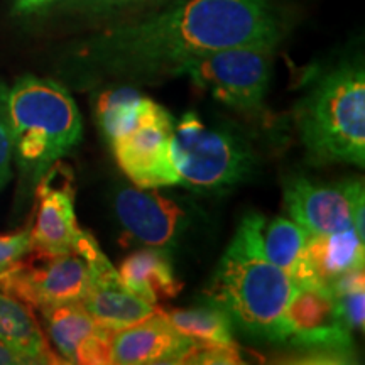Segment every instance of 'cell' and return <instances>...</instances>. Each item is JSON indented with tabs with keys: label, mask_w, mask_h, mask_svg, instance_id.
I'll return each instance as SVG.
<instances>
[{
	"label": "cell",
	"mask_w": 365,
	"mask_h": 365,
	"mask_svg": "<svg viewBox=\"0 0 365 365\" xmlns=\"http://www.w3.org/2000/svg\"><path fill=\"white\" fill-rule=\"evenodd\" d=\"M279 39V21L266 0H185L100 34L85 58L98 76L143 81L171 75L202 54L237 46L276 48Z\"/></svg>",
	"instance_id": "6da1fadb"
},
{
	"label": "cell",
	"mask_w": 365,
	"mask_h": 365,
	"mask_svg": "<svg viewBox=\"0 0 365 365\" xmlns=\"http://www.w3.org/2000/svg\"><path fill=\"white\" fill-rule=\"evenodd\" d=\"M266 222V217L254 212L242 218L205 289V298L225 309L242 333L279 344L282 314L294 281L264 254Z\"/></svg>",
	"instance_id": "7a4b0ae2"
},
{
	"label": "cell",
	"mask_w": 365,
	"mask_h": 365,
	"mask_svg": "<svg viewBox=\"0 0 365 365\" xmlns=\"http://www.w3.org/2000/svg\"><path fill=\"white\" fill-rule=\"evenodd\" d=\"M9 115L19 198L24 200L49 168L80 144L83 122L70 91L38 76H22L9 88Z\"/></svg>",
	"instance_id": "3957f363"
},
{
	"label": "cell",
	"mask_w": 365,
	"mask_h": 365,
	"mask_svg": "<svg viewBox=\"0 0 365 365\" xmlns=\"http://www.w3.org/2000/svg\"><path fill=\"white\" fill-rule=\"evenodd\" d=\"M301 143L314 164H365V73L360 63L333 68L296 107Z\"/></svg>",
	"instance_id": "277c9868"
},
{
	"label": "cell",
	"mask_w": 365,
	"mask_h": 365,
	"mask_svg": "<svg viewBox=\"0 0 365 365\" xmlns=\"http://www.w3.org/2000/svg\"><path fill=\"white\" fill-rule=\"evenodd\" d=\"M173 161L180 186L196 193H223L247 181L255 168L250 145L225 127H210L186 112L173 127Z\"/></svg>",
	"instance_id": "5b68a950"
},
{
	"label": "cell",
	"mask_w": 365,
	"mask_h": 365,
	"mask_svg": "<svg viewBox=\"0 0 365 365\" xmlns=\"http://www.w3.org/2000/svg\"><path fill=\"white\" fill-rule=\"evenodd\" d=\"M272 46H237L188 59L171 75L186 76L213 98L242 113L264 108L271 81Z\"/></svg>",
	"instance_id": "8992f818"
},
{
	"label": "cell",
	"mask_w": 365,
	"mask_h": 365,
	"mask_svg": "<svg viewBox=\"0 0 365 365\" xmlns=\"http://www.w3.org/2000/svg\"><path fill=\"white\" fill-rule=\"evenodd\" d=\"M301 352L303 362H354L352 331L344 325L328 287L294 284L282 314L281 341Z\"/></svg>",
	"instance_id": "52a82bcc"
},
{
	"label": "cell",
	"mask_w": 365,
	"mask_h": 365,
	"mask_svg": "<svg viewBox=\"0 0 365 365\" xmlns=\"http://www.w3.org/2000/svg\"><path fill=\"white\" fill-rule=\"evenodd\" d=\"M90 282L88 262L76 252L43 254L31 250L0 272V291L36 309L81 301Z\"/></svg>",
	"instance_id": "ba28073f"
},
{
	"label": "cell",
	"mask_w": 365,
	"mask_h": 365,
	"mask_svg": "<svg viewBox=\"0 0 365 365\" xmlns=\"http://www.w3.org/2000/svg\"><path fill=\"white\" fill-rule=\"evenodd\" d=\"M113 210L118 223L132 239L166 254L181 249L196 227L193 205L163 195L159 188H118L113 196Z\"/></svg>",
	"instance_id": "9c48e42d"
},
{
	"label": "cell",
	"mask_w": 365,
	"mask_h": 365,
	"mask_svg": "<svg viewBox=\"0 0 365 365\" xmlns=\"http://www.w3.org/2000/svg\"><path fill=\"white\" fill-rule=\"evenodd\" d=\"M173 127L171 113L153 100L139 125L110 143L118 168L134 186H180V176L173 161Z\"/></svg>",
	"instance_id": "30bf717a"
},
{
	"label": "cell",
	"mask_w": 365,
	"mask_h": 365,
	"mask_svg": "<svg viewBox=\"0 0 365 365\" xmlns=\"http://www.w3.org/2000/svg\"><path fill=\"white\" fill-rule=\"evenodd\" d=\"M38 200L31 225L33 250L43 254L76 252L83 228L75 213V182L70 166L58 161L41 178L34 190Z\"/></svg>",
	"instance_id": "8fae6325"
},
{
	"label": "cell",
	"mask_w": 365,
	"mask_h": 365,
	"mask_svg": "<svg viewBox=\"0 0 365 365\" xmlns=\"http://www.w3.org/2000/svg\"><path fill=\"white\" fill-rule=\"evenodd\" d=\"M364 188L359 178L340 185H322L308 178H291L284 182V208L289 218L307 228L309 235L333 234L352 225L355 193Z\"/></svg>",
	"instance_id": "7c38bea8"
},
{
	"label": "cell",
	"mask_w": 365,
	"mask_h": 365,
	"mask_svg": "<svg viewBox=\"0 0 365 365\" xmlns=\"http://www.w3.org/2000/svg\"><path fill=\"white\" fill-rule=\"evenodd\" d=\"M46 339L65 364H112L110 328L98 325L80 301L39 309Z\"/></svg>",
	"instance_id": "4fadbf2b"
},
{
	"label": "cell",
	"mask_w": 365,
	"mask_h": 365,
	"mask_svg": "<svg viewBox=\"0 0 365 365\" xmlns=\"http://www.w3.org/2000/svg\"><path fill=\"white\" fill-rule=\"evenodd\" d=\"M193 344V339L178 331L158 309L143 322L113 331L112 364H180Z\"/></svg>",
	"instance_id": "5bb4252c"
},
{
	"label": "cell",
	"mask_w": 365,
	"mask_h": 365,
	"mask_svg": "<svg viewBox=\"0 0 365 365\" xmlns=\"http://www.w3.org/2000/svg\"><path fill=\"white\" fill-rule=\"evenodd\" d=\"M364 264L365 240L360 239L354 227L333 234L309 235L293 281L294 284L330 289L333 281L355 269H364Z\"/></svg>",
	"instance_id": "9a60e30c"
},
{
	"label": "cell",
	"mask_w": 365,
	"mask_h": 365,
	"mask_svg": "<svg viewBox=\"0 0 365 365\" xmlns=\"http://www.w3.org/2000/svg\"><path fill=\"white\" fill-rule=\"evenodd\" d=\"M80 303L98 325L110 330L135 325L159 309L156 304H150L129 291L117 269L91 277L88 291Z\"/></svg>",
	"instance_id": "2e32d148"
},
{
	"label": "cell",
	"mask_w": 365,
	"mask_h": 365,
	"mask_svg": "<svg viewBox=\"0 0 365 365\" xmlns=\"http://www.w3.org/2000/svg\"><path fill=\"white\" fill-rule=\"evenodd\" d=\"M0 344L27 364H65L46 339L27 304L0 291Z\"/></svg>",
	"instance_id": "e0dca14e"
},
{
	"label": "cell",
	"mask_w": 365,
	"mask_h": 365,
	"mask_svg": "<svg viewBox=\"0 0 365 365\" xmlns=\"http://www.w3.org/2000/svg\"><path fill=\"white\" fill-rule=\"evenodd\" d=\"M118 274L129 291L156 307L161 301L176 298L182 289L170 254L159 249L145 247L130 254L122 262Z\"/></svg>",
	"instance_id": "ac0fdd59"
},
{
	"label": "cell",
	"mask_w": 365,
	"mask_h": 365,
	"mask_svg": "<svg viewBox=\"0 0 365 365\" xmlns=\"http://www.w3.org/2000/svg\"><path fill=\"white\" fill-rule=\"evenodd\" d=\"M153 98L134 86H112L100 91L95 98V118L108 144L125 135L143 120Z\"/></svg>",
	"instance_id": "d6986e66"
},
{
	"label": "cell",
	"mask_w": 365,
	"mask_h": 365,
	"mask_svg": "<svg viewBox=\"0 0 365 365\" xmlns=\"http://www.w3.org/2000/svg\"><path fill=\"white\" fill-rule=\"evenodd\" d=\"M168 322L185 336L213 344H235L234 323L225 309L207 299L200 307L161 312Z\"/></svg>",
	"instance_id": "ffe728a7"
},
{
	"label": "cell",
	"mask_w": 365,
	"mask_h": 365,
	"mask_svg": "<svg viewBox=\"0 0 365 365\" xmlns=\"http://www.w3.org/2000/svg\"><path fill=\"white\" fill-rule=\"evenodd\" d=\"M309 232L289 217H276L266 222L262 230V250L274 266L293 279V274L307 247Z\"/></svg>",
	"instance_id": "44dd1931"
},
{
	"label": "cell",
	"mask_w": 365,
	"mask_h": 365,
	"mask_svg": "<svg viewBox=\"0 0 365 365\" xmlns=\"http://www.w3.org/2000/svg\"><path fill=\"white\" fill-rule=\"evenodd\" d=\"M340 319L350 331H364L365 323V277L364 269H355L331 282Z\"/></svg>",
	"instance_id": "7402d4cb"
},
{
	"label": "cell",
	"mask_w": 365,
	"mask_h": 365,
	"mask_svg": "<svg viewBox=\"0 0 365 365\" xmlns=\"http://www.w3.org/2000/svg\"><path fill=\"white\" fill-rule=\"evenodd\" d=\"M237 344H213L198 341L190 346L180 364H244Z\"/></svg>",
	"instance_id": "603a6c76"
},
{
	"label": "cell",
	"mask_w": 365,
	"mask_h": 365,
	"mask_svg": "<svg viewBox=\"0 0 365 365\" xmlns=\"http://www.w3.org/2000/svg\"><path fill=\"white\" fill-rule=\"evenodd\" d=\"M12 132L9 115V88L0 81V191L12 180Z\"/></svg>",
	"instance_id": "cb8c5ba5"
},
{
	"label": "cell",
	"mask_w": 365,
	"mask_h": 365,
	"mask_svg": "<svg viewBox=\"0 0 365 365\" xmlns=\"http://www.w3.org/2000/svg\"><path fill=\"white\" fill-rule=\"evenodd\" d=\"M33 250L31 244V227L22 228L14 234L0 235V272L24 257Z\"/></svg>",
	"instance_id": "d4e9b609"
},
{
	"label": "cell",
	"mask_w": 365,
	"mask_h": 365,
	"mask_svg": "<svg viewBox=\"0 0 365 365\" xmlns=\"http://www.w3.org/2000/svg\"><path fill=\"white\" fill-rule=\"evenodd\" d=\"M81 9L95 14H105L134 4L135 0H76Z\"/></svg>",
	"instance_id": "484cf974"
},
{
	"label": "cell",
	"mask_w": 365,
	"mask_h": 365,
	"mask_svg": "<svg viewBox=\"0 0 365 365\" xmlns=\"http://www.w3.org/2000/svg\"><path fill=\"white\" fill-rule=\"evenodd\" d=\"M53 2H56V0H16V4H14V11L19 14H29V12L39 11V9L51 6Z\"/></svg>",
	"instance_id": "4316f807"
},
{
	"label": "cell",
	"mask_w": 365,
	"mask_h": 365,
	"mask_svg": "<svg viewBox=\"0 0 365 365\" xmlns=\"http://www.w3.org/2000/svg\"><path fill=\"white\" fill-rule=\"evenodd\" d=\"M0 365H27V362L21 355L12 352L6 345L0 344Z\"/></svg>",
	"instance_id": "83f0119b"
},
{
	"label": "cell",
	"mask_w": 365,
	"mask_h": 365,
	"mask_svg": "<svg viewBox=\"0 0 365 365\" xmlns=\"http://www.w3.org/2000/svg\"><path fill=\"white\" fill-rule=\"evenodd\" d=\"M135 2H143V0H135Z\"/></svg>",
	"instance_id": "f1b7e54d"
}]
</instances>
